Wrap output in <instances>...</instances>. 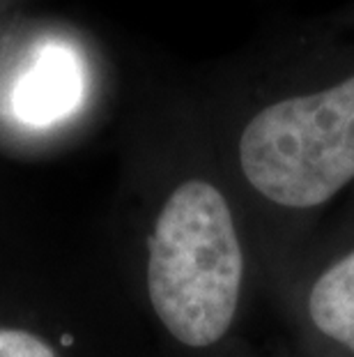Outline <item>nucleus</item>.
<instances>
[{"instance_id":"obj_2","label":"nucleus","mask_w":354,"mask_h":357,"mask_svg":"<svg viewBox=\"0 0 354 357\" xmlns=\"http://www.w3.org/2000/svg\"><path fill=\"white\" fill-rule=\"evenodd\" d=\"M239 166L283 208H315L341 192L354 178V72L262 106L239 134Z\"/></svg>"},{"instance_id":"obj_4","label":"nucleus","mask_w":354,"mask_h":357,"mask_svg":"<svg viewBox=\"0 0 354 357\" xmlns=\"http://www.w3.org/2000/svg\"><path fill=\"white\" fill-rule=\"evenodd\" d=\"M308 314L322 334L354 353V252L322 272L313 284Z\"/></svg>"},{"instance_id":"obj_5","label":"nucleus","mask_w":354,"mask_h":357,"mask_svg":"<svg viewBox=\"0 0 354 357\" xmlns=\"http://www.w3.org/2000/svg\"><path fill=\"white\" fill-rule=\"evenodd\" d=\"M0 357H56L47 341L24 330H0Z\"/></svg>"},{"instance_id":"obj_3","label":"nucleus","mask_w":354,"mask_h":357,"mask_svg":"<svg viewBox=\"0 0 354 357\" xmlns=\"http://www.w3.org/2000/svg\"><path fill=\"white\" fill-rule=\"evenodd\" d=\"M83 93L86 74L74 47L65 42H42L26 53L24 63L14 67L5 109L14 123L47 129L74 116Z\"/></svg>"},{"instance_id":"obj_1","label":"nucleus","mask_w":354,"mask_h":357,"mask_svg":"<svg viewBox=\"0 0 354 357\" xmlns=\"http://www.w3.org/2000/svg\"><path fill=\"white\" fill-rule=\"evenodd\" d=\"M244 256L235 219L214 185H179L156 217L147 256V293L179 344L205 348L237 314Z\"/></svg>"}]
</instances>
